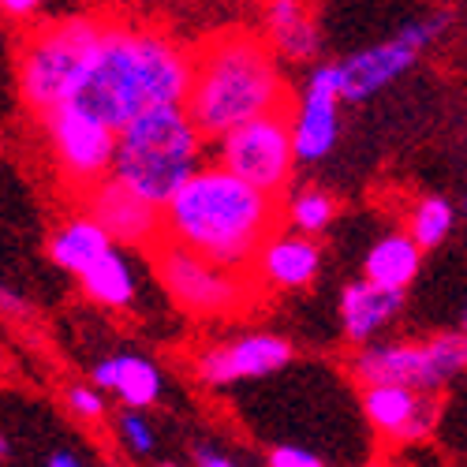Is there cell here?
Returning <instances> with one entry per match:
<instances>
[{
	"label": "cell",
	"mask_w": 467,
	"mask_h": 467,
	"mask_svg": "<svg viewBox=\"0 0 467 467\" xmlns=\"http://www.w3.org/2000/svg\"><path fill=\"white\" fill-rule=\"evenodd\" d=\"M281 194H269L224 165H199L161 210L165 236L228 269H247L281 228Z\"/></svg>",
	"instance_id": "2"
},
{
	"label": "cell",
	"mask_w": 467,
	"mask_h": 467,
	"mask_svg": "<svg viewBox=\"0 0 467 467\" xmlns=\"http://www.w3.org/2000/svg\"><path fill=\"white\" fill-rule=\"evenodd\" d=\"M292 359H296V348L288 337L251 329L240 337L206 344L202 352L194 356V378H199L206 389H224V385H236V381L277 374Z\"/></svg>",
	"instance_id": "11"
},
{
	"label": "cell",
	"mask_w": 467,
	"mask_h": 467,
	"mask_svg": "<svg viewBox=\"0 0 467 467\" xmlns=\"http://www.w3.org/2000/svg\"><path fill=\"white\" fill-rule=\"evenodd\" d=\"M83 296L101 306V310H131L139 299V274H135V262L120 251V244L109 247L90 269H83L79 277Z\"/></svg>",
	"instance_id": "21"
},
{
	"label": "cell",
	"mask_w": 467,
	"mask_h": 467,
	"mask_svg": "<svg viewBox=\"0 0 467 467\" xmlns=\"http://www.w3.org/2000/svg\"><path fill=\"white\" fill-rule=\"evenodd\" d=\"M262 34L285 64H318L322 60V26L306 0H265Z\"/></svg>",
	"instance_id": "17"
},
{
	"label": "cell",
	"mask_w": 467,
	"mask_h": 467,
	"mask_svg": "<svg viewBox=\"0 0 467 467\" xmlns=\"http://www.w3.org/2000/svg\"><path fill=\"white\" fill-rule=\"evenodd\" d=\"M404 296H408V292L374 285L370 277L348 281V285L340 288V299H337V315H340L344 340L356 344V348L378 340L389 326H393V322L404 315Z\"/></svg>",
	"instance_id": "16"
},
{
	"label": "cell",
	"mask_w": 467,
	"mask_h": 467,
	"mask_svg": "<svg viewBox=\"0 0 467 467\" xmlns=\"http://www.w3.org/2000/svg\"><path fill=\"white\" fill-rule=\"evenodd\" d=\"M206 142L210 139L191 120L187 105L146 109L116 131L112 176L131 187L139 199L165 210L183 180L202 165Z\"/></svg>",
	"instance_id": "4"
},
{
	"label": "cell",
	"mask_w": 467,
	"mask_h": 467,
	"mask_svg": "<svg viewBox=\"0 0 467 467\" xmlns=\"http://www.w3.org/2000/svg\"><path fill=\"white\" fill-rule=\"evenodd\" d=\"M37 120H42V128H46L53 165H57L60 180L71 187L75 199L112 172L116 128L105 124L101 116H94L83 105L67 101V105L49 109L46 116H37Z\"/></svg>",
	"instance_id": "10"
},
{
	"label": "cell",
	"mask_w": 467,
	"mask_h": 467,
	"mask_svg": "<svg viewBox=\"0 0 467 467\" xmlns=\"http://www.w3.org/2000/svg\"><path fill=\"white\" fill-rule=\"evenodd\" d=\"M452 26L456 19L449 12H422V16L404 19L393 37H381V42H370V46H359L352 53L337 57L333 71H337L344 105H363L378 98L381 90H389L397 79H404L426 53L445 42Z\"/></svg>",
	"instance_id": "7"
},
{
	"label": "cell",
	"mask_w": 467,
	"mask_h": 467,
	"mask_svg": "<svg viewBox=\"0 0 467 467\" xmlns=\"http://www.w3.org/2000/svg\"><path fill=\"white\" fill-rule=\"evenodd\" d=\"M64 400H67V411L79 419V422H101L105 411H109V400H105V389L94 385V381H75L64 389Z\"/></svg>",
	"instance_id": "25"
},
{
	"label": "cell",
	"mask_w": 467,
	"mask_h": 467,
	"mask_svg": "<svg viewBox=\"0 0 467 467\" xmlns=\"http://www.w3.org/2000/svg\"><path fill=\"white\" fill-rule=\"evenodd\" d=\"M463 210H467V206H463Z\"/></svg>",
	"instance_id": "32"
},
{
	"label": "cell",
	"mask_w": 467,
	"mask_h": 467,
	"mask_svg": "<svg viewBox=\"0 0 467 467\" xmlns=\"http://www.w3.org/2000/svg\"><path fill=\"white\" fill-rule=\"evenodd\" d=\"M90 381L101 385L105 393H112L124 408H153L165 397V374L161 367L139 356V352H116L94 363Z\"/></svg>",
	"instance_id": "18"
},
{
	"label": "cell",
	"mask_w": 467,
	"mask_h": 467,
	"mask_svg": "<svg viewBox=\"0 0 467 467\" xmlns=\"http://www.w3.org/2000/svg\"><path fill=\"white\" fill-rule=\"evenodd\" d=\"M46 0H0V16L8 19H30L34 12H42Z\"/></svg>",
	"instance_id": "28"
},
{
	"label": "cell",
	"mask_w": 467,
	"mask_h": 467,
	"mask_svg": "<svg viewBox=\"0 0 467 467\" xmlns=\"http://www.w3.org/2000/svg\"><path fill=\"white\" fill-rule=\"evenodd\" d=\"M340 83H337V71L333 60H318L310 64L306 71V83L292 105V139H296V158L299 165H315L326 161L329 153L340 142Z\"/></svg>",
	"instance_id": "12"
},
{
	"label": "cell",
	"mask_w": 467,
	"mask_h": 467,
	"mask_svg": "<svg viewBox=\"0 0 467 467\" xmlns=\"http://www.w3.org/2000/svg\"><path fill=\"white\" fill-rule=\"evenodd\" d=\"M191 120L213 142L262 112L292 109L281 57L262 30L228 26L191 49V87L183 98Z\"/></svg>",
	"instance_id": "3"
},
{
	"label": "cell",
	"mask_w": 467,
	"mask_h": 467,
	"mask_svg": "<svg viewBox=\"0 0 467 467\" xmlns=\"http://www.w3.org/2000/svg\"><path fill=\"white\" fill-rule=\"evenodd\" d=\"M191 87V49L161 26L120 16H101L79 94L71 101L101 116L120 131L139 112L158 105H183Z\"/></svg>",
	"instance_id": "1"
},
{
	"label": "cell",
	"mask_w": 467,
	"mask_h": 467,
	"mask_svg": "<svg viewBox=\"0 0 467 467\" xmlns=\"http://www.w3.org/2000/svg\"><path fill=\"white\" fill-rule=\"evenodd\" d=\"M109 247H116V240L109 236V228L90 217V213H79V217H67L53 228V236L46 244L49 251V262L57 269H64V274L79 277L83 269H90Z\"/></svg>",
	"instance_id": "19"
},
{
	"label": "cell",
	"mask_w": 467,
	"mask_h": 467,
	"mask_svg": "<svg viewBox=\"0 0 467 467\" xmlns=\"http://www.w3.org/2000/svg\"><path fill=\"white\" fill-rule=\"evenodd\" d=\"M150 262L169 299L191 318H236L247 315L251 303L262 296L247 269H228L169 236L150 247Z\"/></svg>",
	"instance_id": "6"
},
{
	"label": "cell",
	"mask_w": 467,
	"mask_h": 467,
	"mask_svg": "<svg viewBox=\"0 0 467 467\" xmlns=\"http://www.w3.org/2000/svg\"><path fill=\"white\" fill-rule=\"evenodd\" d=\"M112 431L128 460H150L158 452V426L150 422L146 408H120V415L112 419Z\"/></svg>",
	"instance_id": "24"
},
{
	"label": "cell",
	"mask_w": 467,
	"mask_h": 467,
	"mask_svg": "<svg viewBox=\"0 0 467 467\" xmlns=\"http://www.w3.org/2000/svg\"><path fill=\"white\" fill-rule=\"evenodd\" d=\"M191 463H199V467H236L240 460L224 452L217 441H194L191 445Z\"/></svg>",
	"instance_id": "27"
},
{
	"label": "cell",
	"mask_w": 467,
	"mask_h": 467,
	"mask_svg": "<svg viewBox=\"0 0 467 467\" xmlns=\"http://www.w3.org/2000/svg\"><path fill=\"white\" fill-rule=\"evenodd\" d=\"M292 109L262 112L254 120L224 131L213 139V158L217 165L232 169L236 176L251 180L254 187L269 194H285L296 176V139H292Z\"/></svg>",
	"instance_id": "9"
},
{
	"label": "cell",
	"mask_w": 467,
	"mask_h": 467,
	"mask_svg": "<svg viewBox=\"0 0 467 467\" xmlns=\"http://www.w3.org/2000/svg\"><path fill=\"white\" fill-rule=\"evenodd\" d=\"M42 463H46V467H83L87 460H83L79 452H46Z\"/></svg>",
	"instance_id": "29"
},
{
	"label": "cell",
	"mask_w": 467,
	"mask_h": 467,
	"mask_svg": "<svg viewBox=\"0 0 467 467\" xmlns=\"http://www.w3.org/2000/svg\"><path fill=\"white\" fill-rule=\"evenodd\" d=\"M269 467H322L326 456L315 449H303V445H274L265 452Z\"/></svg>",
	"instance_id": "26"
},
{
	"label": "cell",
	"mask_w": 467,
	"mask_h": 467,
	"mask_svg": "<svg viewBox=\"0 0 467 467\" xmlns=\"http://www.w3.org/2000/svg\"><path fill=\"white\" fill-rule=\"evenodd\" d=\"M79 202H83V210L90 217H98L109 228V236L120 244V247H142V251H150L153 244L165 236L161 206L139 199V194L131 187H124L112 172L105 180H98L90 191H83Z\"/></svg>",
	"instance_id": "14"
},
{
	"label": "cell",
	"mask_w": 467,
	"mask_h": 467,
	"mask_svg": "<svg viewBox=\"0 0 467 467\" xmlns=\"http://www.w3.org/2000/svg\"><path fill=\"white\" fill-rule=\"evenodd\" d=\"M0 310H8V315H23V299L8 288H0Z\"/></svg>",
	"instance_id": "30"
},
{
	"label": "cell",
	"mask_w": 467,
	"mask_h": 467,
	"mask_svg": "<svg viewBox=\"0 0 467 467\" xmlns=\"http://www.w3.org/2000/svg\"><path fill=\"white\" fill-rule=\"evenodd\" d=\"M363 419L385 445H419L434 434L441 415V393H422L411 385H363Z\"/></svg>",
	"instance_id": "13"
},
{
	"label": "cell",
	"mask_w": 467,
	"mask_h": 467,
	"mask_svg": "<svg viewBox=\"0 0 467 467\" xmlns=\"http://www.w3.org/2000/svg\"><path fill=\"white\" fill-rule=\"evenodd\" d=\"M422 247L415 244V236L408 228H393L378 236L370 244V251L363 254V277H370L374 285H385V288H400L408 292L422 269Z\"/></svg>",
	"instance_id": "20"
},
{
	"label": "cell",
	"mask_w": 467,
	"mask_h": 467,
	"mask_svg": "<svg viewBox=\"0 0 467 467\" xmlns=\"http://www.w3.org/2000/svg\"><path fill=\"white\" fill-rule=\"evenodd\" d=\"M460 333L467 337V310H463V318H460Z\"/></svg>",
	"instance_id": "31"
},
{
	"label": "cell",
	"mask_w": 467,
	"mask_h": 467,
	"mask_svg": "<svg viewBox=\"0 0 467 467\" xmlns=\"http://www.w3.org/2000/svg\"><path fill=\"white\" fill-rule=\"evenodd\" d=\"M98 34L101 16H67L23 37L16 79L19 98L34 116H46L49 109L67 105L79 94Z\"/></svg>",
	"instance_id": "5"
},
{
	"label": "cell",
	"mask_w": 467,
	"mask_h": 467,
	"mask_svg": "<svg viewBox=\"0 0 467 467\" xmlns=\"http://www.w3.org/2000/svg\"><path fill=\"white\" fill-rule=\"evenodd\" d=\"M318 274H322L318 236H306V232L296 228H277L251 262V277L258 281L262 292H306L318 281Z\"/></svg>",
	"instance_id": "15"
},
{
	"label": "cell",
	"mask_w": 467,
	"mask_h": 467,
	"mask_svg": "<svg viewBox=\"0 0 467 467\" xmlns=\"http://www.w3.org/2000/svg\"><path fill=\"white\" fill-rule=\"evenodd\" d=\"M281 213H285L288 228L306 232V236H326L329 224L337 221V199H333L329 191L306 183V187H296V191L288 194L285 206H281Z\"/></svg>",
	"instance_id": "22"
},
{
	"label": "cell",
	"mask_w": 467,
	"mask_h": 467,
	"mask_svg": "<svg viewBox=\"0 0 467 467\" xmlns=\"http://www.w3.org/2000/svg\"><path fill=\"white\" fill-rule=\"evenodd\" d=\"M452 224H456V210L449 199H441V194H422V199L408 210V232L422 251L441 247L452 236Z\"/></svg>",
	"instance_id": "23"
},
{
	"label": "cell",
	"mask_w": 467,
	"mask_h": 467,
	"mask_svg": "<svg viewBox=\"0 0 467 467\" xmlns=\"http://www.w3.org/2000/svg\"><path fill=\"white\" fill-rule=\"evenodd\" d=\"M348 374L363 385H411L422 393H445L467 374V337L438 333L431 340H370L348 359Z\"/></svg>",
	"instance_id": "8"
}]
</instances>
